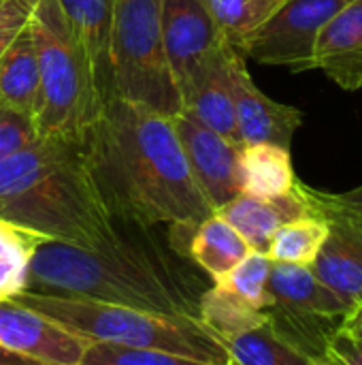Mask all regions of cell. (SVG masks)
<instances>
[{"label":"cell","mask_w":362,"mask_h":365,"mask_svg":"<svg viewBox=\"0 0 362 365\" xmlns=\"http://www.w3.org/2000/svg\"><path fill=\"white\" fill-rule=\"evenodd\" d=\"M0 344L43 365H81L92 342L11 297L0 299Z\"/></svg>","instance_id":"9"},{"label":"cell","mask_w":362,"mask_h":365,"mask_svg":"<svg viewBox=\"0 0 362 365\" xmlns=\"http://www.w3.org/2000/svg\"><path fill=\"white\" fill-rule=\"evenodd\" d=\"M233 53L235 47L226 41L213 53H209L181 92V103L183 109L190 111L198 122L239 143L230 71Z\"/></svg>","instance_id":"12"},{"label":"cell","mask_w":362,"mask_h":365,"mask_svg":"<svg viewBox=\"0 0 362 365\" xmlns=\"http://www.w3.org/2000/svg\"><path fill=\"white\" fill-rule=\"evenodd\" d=\"M322 220L329 225V235L309 269L352 308L362 299V229L337 216Z\"/></svg>","instance_id":"15"},{"label":"cell","mask_w":362,"mask_h":365,"mask_svg":"<svg viewBox=\"0 0 362 365\" xmlns=\"http://www.w3.org/2000/svg\"><path fill=\"white\" fill-rule=\"evenodd\" d=\"M60 6L87 58L102 105L111 98L113 0H60Z\"/></svg>","instance_id":"16"},{"label":"cell","mask_w":362,"mask_h":365,"mask_svg":"<svg viewBox=\"0 0 362 365\" xmlns=\"http://www.w3.org/2000/svg\"><path fill=\"white\" fill-rule=\"evenodd\" d=\"M13 299L49 317L87 342L166 351L203 364L228 365L226 344L194 317L147 312L87 299L38 295L30 291H21Z\"/></svg>","instance_id":"4"},{"label":"cell","mask_w":362,"mask_h":365,"mask_svg":"<svg viewBox=\"0 0 362 365\" xmlns=\"http://www.w3.org/2000/svg\"><path fill=\"white\" fill-rule=\"evenodd\" d=\"M38 56L32 28L28 26L0 56V105L34 120L38 107Z\"/></svg>","instance_id":"18"},{"label":"cell","mask_w":362,"mask_h":365,"mask_svg":"<svg viewBox=\"0 0 362 365\" xmlns=\"http://www.w3.org/2000/svg\"><path fill=\"white\" fill-rule=\"evenodd\" d=\"M241 192L271 199L290 192L297 184L290 150L271 143L243 145L239 156Z\"/></svg>","instance_id":"19"},{"label":"cell","mask_w":362,"mask_h":365,"mask_svg":"<svg viewBox=\"0 0 362 365\" xmlns=\"http://www.w3.org/2000/svg\"><path fill=\"white\" fill-rule=\"evenodd\" d=\"M0 365H43V364L32 361V359H28V357H21V355H17V353H11V351H6V349L0 344Z\"/></svg>","instance_id":"34"},{"label":"cell","mask_w":362,"mask_h":365,"mask_svg":"<svg viewBox=\"0 0 362 365\" xmlns=\"http://www.w3.org/2000/svg\"><path fill=\"white\" fill-rule=\"evenodd\" d=\"M250 252L247 242L215 212L192 231L188 244V257L211 276L213 282L224 278Z\"/></svg>","instance_id":"20"},{"label":"cell","mask_w":362,"mask_h":365,"mask_svg":"<svg viewBox=\"0 0 362 365\" xmlns=\"http://www.w3.org/2000/svg\"><path fill=\"white\" fill-rule=\"evenodd\" d=\"M111 98L166 118L183 109L162 41V0H113Z\"/></svg>","instance_id":"6"},{"label":"cell","mask_w":362,"mask_h":365,"mask_svg":"<svg viewBox=\"0 0 362 365\" xmlns=\"http://www.w3.org/2000/svg\"><path fill=\"white\" fill-rule=\"evenodd\" d=\"M26 261L0 257V299H11L26 287Z\"/></svg>","instance_id":"32"},{"label":"cell","mask_w":362,"mask_h":365,"mask_svg":"<svg viewBox=\"0 0 362 365\" xmlns=\"http://www.w3.org/2000/svg\"><path fill=\"white\" fill-rule=\"evenodd\" d=\"M307 184L299 182L294 188L282 197L260 199L252 195H237L233 201H228L224 207H220L215 214H220L245 242L252 250L265 252L269 250V244L273 235L288 222L301 220V218H316L314 205L307 197Z\"/></svg>","instance_id":"13"},{"label":"cell","mask_w":362,"mask_h":365,"mask_svg":"<svg viewBox=\"0 0 362 365\" xmlns=\"http://www.w3.org/2000/svg\"><path fill=\"white\" fill-rule=\"evenodd\" d=\"M224 344L228 365H316L307 355L288 344L269 321Z\"/></svg>","instance_id":"22"},{"label":"cell","mask_w":362,"mask_h":365,"mask_svg":"<svg viewBox=\"0 0 362 365\" xmlns=\"http://www.w3.org/2000/svg\"><path fill=\"white\" fill-rule=\"evenodd\" d=\"M81 365H211L181 357L166 351L149 349H126L105 342H92L83 353Z\"/></svg>","instance_id":"26"},{"label":"cell","mask_w":362,"mask_h":365,"mask_svg":"<svg viewBox=\"0 0 362 365\" xmlns=\"http://www.w3.org/2000/svg\"><path fill=\"white\" fill-rule=\"evenodd\" d=\"M0 220L79 248L102 244L117 225L85 143L53 137H38L0 160Z\"/></svg>","instance_id":"3"},{"label":"cell","mask_w":362,"mask_h":365,"mask_svg":"<svg viewBox=\"0 0 362 365\" xmlns=\"http://www.w3.org/2000/svg\"><path fill=\"white\" fill-rule=\"evenodd\" d=\"M233 96L237 135L241 145L271 143L290 150L294 133L303 124V111L269 98L245 68V58L239 49L233 53Z\"/></svg>","instance_id":"11"},{"label":"cell","mask_w":362,"mask_h":365,"mask_svg":"<svg viewBox=\"0 0 362 365\" xmlns=\"http://www.w3.org/2000/svg\"><path fill=\"white\" fill-rule=\"evenodd\" d=\"M352 0H284L237 49L260 64L294 73L316 68L314 51L322 28Z\"/></svg>","instance_id":"7"},{"label":"cell","mask_w":362,"mask_h":365,"mask_svg":"<svg viewBox=\"0 0 362 365\" xmlns=\"http://www.w3.org/2000/svg\"><path fill=\"white\" fill-rule=\"evenodd\" d=\"M45 237L30 233L26 229L13 227L4 220H0V257L4 259H17V261H30L34 248Z\"/></svg>","instance_id":"30"},{"label":"cell","mask_w":362,"mask_h":365,"mask_svg":"<svg viewBox=\"0 0 362 365\" xmlns=\"http://www.w3.org/2000/svg\"><path fill=\"white\" fill-rule=\"evenodd\" d=\"M316 68L339 88H362V0L348 2L320 32L314 51Z\"/></svg>","instance_id":"14"},{"label":"cell","mask_w":362,"mask_h":365,"mask_svg":"<svg viewBox=\"0 0 362 365\" xmlns=\"http://www.w3.org/2000/svg\"><path fill=\"white\" fill-rule=\"evenodd\" d=\"M34 139H38L34 120L11 107L0 105V160L30 145Z\"/></svg>","instance_id":"28"},{"label":"cell","mask_w":362,"mask_h":365,"mask_svg":"<svg viewBox=\"0 0 362 365\" xmlns=\"http://www.w3.org/2000/svg\"><path fill=\"white\" fill-rule=\"evenodd\" d=\"M30 28L36 43L41 79L34 113L36 135L83 141L102 109V101L60 0H41Z\"/></svg>","instance_id":"5"},{"label":"cell","mask_w":362,"mask_h":365,"mask_svg":"<svg viewBox=\"0 0 362 365\" xmlns=\"http://www.w3.org/2000/svg\"><path fill=\"white\" fill-rule=\"evenodd\" d=\"M326 235H329V225L322 218L312 216V218L288 222L273 235L267 257L273 263L312 267Z\"/></svg>","instance_id":"23"},{"label":"cell","mask_w":362,"mask_h":365,"mask_svg":"<svg viewBox=\"0 0 362 365\" xmlns=\"http://www.w3.org/2000/svg\"><path fill=\"white\" fill-rule=\"evenodd\" d=\"M41 0H0V56L30 26Z\"/></svg>","instance_id":"29"},{"label":"cell","mask_w":362,"mask_h":365,"mask_svg":"<svg viewBox=\"0 0 362 365\" xmlns=\"http://www.w3.org/2000/svg\"><path fill=\"white\" fill-rule=\"evenodd\" d=\"M147 233L117 220L94 248L43 240L26 265L23 291L198 319V278Z\"/></svg>","instance_id":"2"},{"label":"cell","mask_w":362,"mask_h":365,"mask_svg":"<svg viewBox=\"0 0 362 365\" xmlns=\"http://www.w3.org/2000/svg\"><path fill=\"white\" fill-rule=\"evenodd\" d=\"M171 124L188 160L190 173L209 207L218 212L241 195L239 156L243 145L211 130L186 109L175 113Z\"/></svg>","instance_id":"8"},{"label":"cell","mask_w":362,"mask_h":365,"mask_svg":"<svg viewBox=\"0 0 362 365\" xmlns=\"http://www.w3.org/2000/svg\"><path fill=\"white\" fill-rule=\"evenodd\" d=\"M269 293L273 304L309 317L344 319L350 306L324 287L309 267L273 263L269 276Z\"/></svg>","instance_id":"17"},{"label":"cell","mask_w":362,"mask_h":365,"mask_svg":"<svg viewBox=\"0 0 362 365\" xmlns=\"http://www.w3.org/2000/svg\"><path fill=\"white\" fill-rule=\"evenodd\" d=\"M341 329L356 338H362V299L346 312V317L341 321Z\"/></svg>","instance_id":"33"},{"label":"cell","mask_w":362,"mask_h":365,"mask_svg":"<svg viewBox=\"0 0 362 365\" xmlns=\"http://www.w3.org/2000/svg\"><path fill=\"white\" fill-rule=\"evenodd\" d=\"M96 184L115 220L179 235L213 214L196 186L171 118L109 98L83 137Z\"/></svg>","instance_id":"1"},{"label":"cell","mask_w":362,"mask_h":365,"mask_svg":"<svg viewBox=\"0 0 362 365\" xmlns=\"http://www.w3.org/2000/svg\"><path fill=\"white\" fill-rule=\"evenodd\" d=\"M320 365H362V338L339 327L329 338Z\"/></svg>","instance_id":"31"},{"label":"cell","mask_w":362,"mask_h":365,"mask_svg":"<svg viewBox=\"0 0 362 365\" xmlns=\"http://www.w3.org/2000/svg\"><path fill=\"white\" fill-rule=\"evenodd\" d=\"M198 319L222 342H228L230 338L267 323V314L262 310L250 306L239 295L215 282L211 289H205L198 299Z\"/></svg>","instance_id":"21"},{"label":"cell","mask_w":362,"mask_h":365,"mask_svg":"<svg viewBox=\"0 0 362 365\" xmlns=\"http://www.w3.org/2000/svg\"><path fill=\"white\" fill-rule=\"evenodd\" d=\"M162 41L181 94L203 60L224 43V36L205 0H162Z\"/></svg>","instance_id":"10"},{"label":"cell","mask_w":362,"mask_h":365,"mask_svg":"<svg viewBox=\"0 0 362 365\" xmlns=\"http://www.w3.org/2000/svg\"><path fill=\"white\" fill-rule=\"evenodd\" d=\"M273 261L265 252L252 250L237 267H233L224 278L215 280V284H222L224 289L239 295L243 302L258 310H267L273 304V297L269 293V276H271Z\"/></svg>","instance_id":"25"},{"label":"cell","mask_w":362,"mask_h":365,"mask_svg":"<svg viewBox=\"0 0 362 365\" xmlns=\"http://www.w3.org/2000/svg\"><path fill=\"white\" fill-rule=\"evenodd\" d=\"M284 0H205L224 41L235 49L260 28Z\"/></svg>","instance_id":"24"},{"label":"cell","mask_w":362,"mask_h":365,"mask_svg":"<svg viewBox=\"0 0 362 365\" xmlns=\"http://www.w3.org/2000/svg\"><path fill=\"white\" fill-rule=\"evenodd\" d=\"M307 188V197L314 205L316 218H324V216H337L344 218L348 222H352L354 227L362 229V184L358 188H352L348 192H322L316 188Z\"/></svg>","instance_id":"27"}]
</instances>
